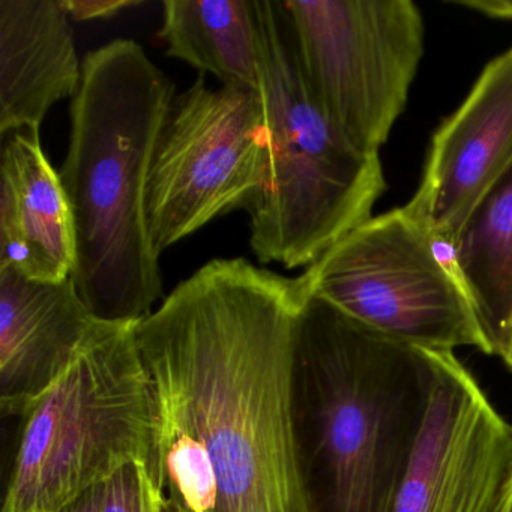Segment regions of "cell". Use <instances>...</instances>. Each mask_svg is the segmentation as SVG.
Segmentation results:
<instances>
[{"label": "cell", "instance_id": "cell-1", "mask_svg": "<svg viewBox=\"0 0 512 512\" xmlns=\"http://www.w3.org/2000/svg\"><path fill=\"white\" fill-rule=\"evenodd\" d=\"M308 296L302 274L215 259L137 323L160 413L158 482L182 512H308L295 436Z\"/></svg>", "mask_w": 512, "mask_h": 512}, {"label": "cell", "instance_id": "cell-2", "mask_svg": "<svg viewBox=\"0 0 512 512\" xmlns=\"http://www.w3.org/2000/svg\"><path fill=\"white\" fill-rule=\"evenodd\" d=\"M431 386L428 349L308 296L298 323L295 436L308 512H392Z\"/></svg>", "mask_w": 512, "mask_h": 512}, {"label": "cell", "instance_id": "cell-3", "mask_svg": "<svg viewBox=\"0 0 512 512\" xmlns=\"http://www.w3.org/2000/svg\"><path fill=\"white\" fill-rule=\"evenodd\" d=\"M175 85L134 40L83 58L61 176L76 230L73 281L97 319L140 322L163 296L146 188Z\"/></svg>", "mask_w": 512, "mask_h": 512}, {"label": "cell", "instance_id": "cell-4", "mask_svg": "<svg viewBox=\"0 0 512 512\" xmlns=\"http://www.w3.org/2000/svg\"><path fill=\"white\" fill-rule=\"evenodd\" d=\"M265 167L245 211L262 265L305 268L370 220L386 190L379 155L353 149L320 109L283 0H256Z\"/></svg>", "mask_w": 512, "mask_h": 512}, {"label": "cell", "instance_id": "cell-5", "mask_svg": "<svg viewBox=\"0 0 512 512\" xmlns=\"http://www.w3.org/2000/svg\"><path fill=\"white\" fill-rule=\"evenodd\" d=\"M137 323L101 320L29 410L2 512L58 511L130 463L146 464L158 481L160 413Z\"/></svg>", "mask_w": 512, "mask_h": 512}, {"label": "cell", "instance_id": "cell-6", "mask_svg": "<svg viewBox=\"0 0 512 512\" xmlns=\"http://www.w3.org/2000/svg\"><path fill=\"white\" fill-rule=\"evenodd\" d=\"M311 295L362 325L421 349L473 347L493 355L455 265L406 208L371 217L304 274Z\"/></svg>", "mask_w": 512, "mask_h": 512}, {"label": "cell", "instance_id": "cell-7", "mask_svg": "<svg viewBox=\"0 0 512 512\" xmlns=\"http://www.w3.org/2000/svg\"><path fill=\"white\" fill-rule=\"evenodd\" d=\"M308 86L356 151L379 155L424 56L412 0H283Z\"/></svg>", "mask_w": 512, "mask_h": 512}, {"label": "cell", "instance_id": "cell-8", "mask_svg": "<svg viewBox=\"0 0 512 512\" xmlns=\"http://www.w3.org/2000/svg\"><path fill=\"white\" fill-rule=\"evenodd\" d=\"M265 128L259 89L206 85L176 95L161 128L146 188L149 238L158 256L260 190Z\"/></svg>", "mask_w": 512, "mask_h": 512}, {"label": "cell", "instance_id": "cell-9", "mask_svg": "<svg viewBox=\"0 0 512 512\" xmlns=\"http://www.w3.org/2000/svg\"><path fill=\"white\" fill-rule=\"evenodd\" d=\"M428 352L430 397L392 512H497L512 425L454 352Z\"/></svg>", "mask_w": 512, "mask_h": 512}, {"label": "cell", "instance_id": "cell-10", "mask_svg": "<svg viewBox=\"0 0 512 512\" xmlns=\"http://www.w3.org/2000/svg\"><path fill=\"white\" fill-rule=\"evenodd\" d=\"M512 163V47L482 71L434 134L418 191L406 208L439 245L454 248L472 209Z\"/></svg>", "mask_w": 512, "mask_h": 512}, {"label": "cell", "instance_id": "cell-11", "mask_svg": "<svg viewBox=\"0 0 512 512\" xmlns=\"http://www.w3.org/2000/svg\"><path fill=\"white\" fill-rule=\"evenodd\" d=\"M73 278L29 280L0 269V406L25 418L100 326Z\"/></svg>", "mask_w": 512, "mask_h": 512}, {"label": "cell", "instance_id": "cell-12", "mask_svg": "<svg viewBox=\"0 0 512 512\" xmlns=\"http://www.w3.org/2000/svg\"><path fill=\"white\" fill-rule=\"evenodd\" d=\"M76 230L62 185L41 148L40 133L2 139L0 154V269L29 280L61 283L73 277Z\"/></svg>", "mask_w": 512, "mask_h": 512}, {"label": "cell", "instance_id": "cell-13", "mask_svg": "<svg viewBox=\"0 0 512 512\" xmlns=\"http://www.w3.org/2000/svg\"><path fill=\"white\" fill-rule=\"evenodd\" d=\"M61 0H0V136L40 133L49 110L82 82Z\"/></svg>", "mask_w": 512, "mask_h": 512}, {"label": "cell", "instance_id": "cell-14", "mask_svg": "<svg viewBox=\"0 0 512 512\" xmlns=\"http://www.w3.org/2000/svg\"><path fill=\"white\" fill-rule=\"evenodd\" d=\"M160 38L167 56L221 86L259 89L256 0H166Z\"/></svg>", "mask_w": 512, "mask_h": 512}, {"label": "cell", "instance_id": "cell-15", "mask_svg": "<svg viewBox=\"0 0 512 512\" xmlns=\"http://www.w3.org/2000/svg\"><path fill=\"white\" fill-rule=\"evenodd\" d=\"M454 257L496 355L512 320V163L470 212Z\"/></svg>", "mask_w": 512, "mask_h": 512}, {"label": "cell", "instance_id": "cell-16", "mask_svg": "<svg viewBox=\"0 0 512 512\" xmlns=\"http://www.w3.org/2000/svg\"><path fill=\"white\" fill-rule=\"evenodd\" d=\"M167 496L143 463L122 467L106 482L101 512H166Z\"/></svg>", "mask_w": 512, "mask_h": 512}, {"label": "cell", "instance_id": "cell-17", "mask_svg": "<svg viewBox=\"0 0 512 512\" xmlns=\"http://www.w3.org/2000/svg\"><path fill=\"white\" fill-rule=\"evenodd\" d=\"M62 7L74 22L107 20L128 8L139 7L142 0H61Z\"/></svg>", "mask_w": 512, "mask_h": 512}, {"label": "cell", "instance_id": "cell-18", "mask_svg": "<svg viewBox=\"0 0 512 512\" xmlns=\"http://www.w3.org/2000/svg\"><path fill=\"white\" fill-rule=\"evenodd\" d=\"M452 4L479 11L493 19H512V0H452Z\"/></svg>", "mask_w": 512, "mask_h": 512}, {"label": "cell", "instance_id": "cell-19", "mask_svg": "<svg viewBox=\"0 0 512 512\" xmlns=\"http://www.w3.org/2000/svg\"><path fill=\"white\" fill-rule=\"evenodd\" d=\"M104 490H106V482L97 485L86 491L82 496L77 497L73 502L65 505L64 508L58 509L53 512H101L103 506Z\"/></svg>", "mask_w": 512, "mask_h": 512}, {"label": "cell", "instance_id": "cell-20", "mask_svg": "<svg viewBox=\"0 0 512 512\" xmlns=\"http://www.w3.org/2000/svg\"><path fill=\"white\" fill-rule=\"evenodd\" d=\"M496 355L500 356L506 367L512 371V320L508 329H506L505 335H503L502 341H500L499 347H497Z\"/></svg>", "mask_w": 512, "mask_h": 512}, {"label": "cell", "instance_id": "cell-21", "mask_svg": "<svg viewBox=\"0 0 512 512\" xmlns=\"http://www.w3.org/2000/svg\"><path fill=\"white\" fill-rule=\"evenodd\" d=\"M497 512H512V464L508 478H506L505 487H503L502 499H500Z\"/></svg>", "mask_w": 512, "mask_h": 512}, {"label": "cell", "instance_id": "cell-22", "mask_svg": "<svg viewBox=\"0 0 512 512\" xmlns=\"http://www.w3.org/2000/svg\"><path fill=\"white\" fill-rule=\"evenodd\" d=\"M166 512H182V511H181V509L178 508V506L175 505V503L172 502V500L167 499Z\"/></svg>", "mask_w": 512, "mask_h": 512}]
</instances>
